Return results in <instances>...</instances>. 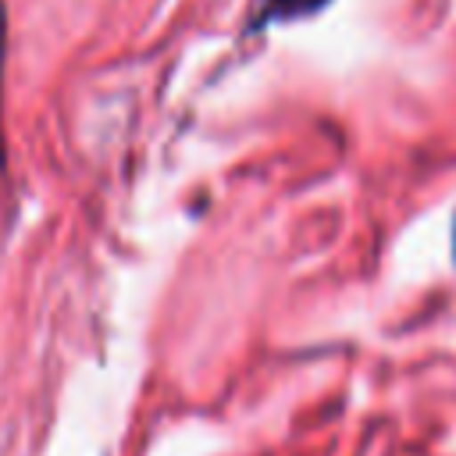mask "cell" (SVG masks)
<instances>
[{
  "label": "cell",
  "mask_w": 456,
  "mask_h": 456,
  "mask_svg": "<svg viewBox=\"0 0 456 456\" xmlns=\"http://www.w3.org/2000/svg\"><path fill=\"white\" fill-rule=\"evenodd\" d=\"M331 0H253L249 11V32H264L271 25H285V21H299L310 18L317 11H324Z\"/></svg>",
  "instance_id": "6da1fadb"
},
{
  "label": "cell",
  "mask_w": 456,
  "mask_h": 456,
  "mask_svg": "<svg viewBox=\"0 0 456 456\" xmlns=\"http://www.w3.org/2000/svg\"><path fill=\"white\" fill-rule=\"evenodd\" d=\"M4 64H7V0H0V167H4Z\"/></svg>",
  "instance_id": "7a4b0ae2"
},
{
  "label": "cell",
  "mask_w": 456,
  "mask_h": 456,
  "mask_svg": "<svg viewBox=\"0 0 456 456\" xmlns=\"http://www.w3.org/2000/svg\"><path fill=\"white\" fill-rule=\"evenodd\" d=\"M452 256H456V224H452Z\"/></svg>",
  "instance_id": "3957f363"
}]
</instances>
